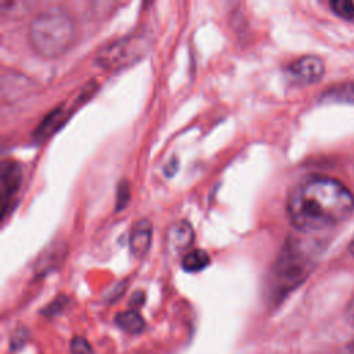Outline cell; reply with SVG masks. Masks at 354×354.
I'll list each match as a JSON object with an SVG mask.
<instances>
[{
  "instance_id": "6da1fadb",
  "label": "cell",
  "mask_w": 354,
  "mask_h": 354,
  "mask_svg": "<svg viewBox=\"0 0 354 354\" xmlns=\"http://www.w3.org/2000/svg\"><path fill=\"white\" fill-rule=\"evenodd\" d=\"M286 210L300 231L314 232L335 227L354 212V195L339 180L314 176L300 181L289 194Z\"/></svg>"
},
{
  "instance_id": "7a4b0ae2",
  "label": "cell",
  "mask_w": 354,
  "mask_h": 354,
  "mask_svg": "<svg viewBox=\"0 0 354 354\" xmlns=\"http://www.w3.org/2000/svg\"><path fill=\"white\" fill-rule=\"evenodd\" d=\"M76 37V28L68 11L53 7L39 12L28 28V40L32 50L44 58L64 54Z\"/></svg>"
},
{
  "instance_id": "3957f363",
  "label": "cell",
  "mask_w": 354,
  "mask_h": 354,
  "mask_svg": "<svg viewBox=\"0 0 354 354\" xmlns=\"http://www.w3.org/2000/svg\"><path fill=\"white\" fill-rule=\"evenodd\" d=\"M295 242H289L275 261L268 279V296L272 301L282 300L292 289L303 282L310 271V261Z\"/></svg>"
},
{
  "instance_id": "277c9868",
  "label": "cell",
  "mask_w": 354,
  "mask_h": 354,
  "mask_svg": "<svg viewBox=\"0 0 354 354\" xmlns=\"http://www.w3.org/2000/svg\"><path fill=\"white\" fill-rule=\"evenodd\" d=\"M136 37H123L108 43L97 54V62L106 69L122 68L134 61L136 55L141 54V43L136 44Z\"/></svg>"
},
{
  "instance_id": "5b68a950",
  "label": "cell",
  "mask_w": 354,
  "mask_h": 354,
  "mask_svg": "<svg viewBox=\"0 0 354 354\" xmlns=\"http://www.w3.org/2000/svg\"><path fill=\"white\" fill-rule=\"evenodd\" d=\"M288 71L296 82L301 84H310L318 82L322 77L325 65L324 61L317 55H304L293 61L288 66Z\"/></svg>"
},
{
  "instance_id": "8992f818",
  "label": "cell",
  "mask_w": 354,
  "mask_h": 354,
  "mask_svg": "<svg viewBox=\"0 0 354 354\" xmlns=\"http://www.w3.org/2000/svg\"><path fill=\"white\" fill-rule=\"evenodd\" d=\"M194 241V228L187 220L173 223L166 231V248L173 254L187 253Z\"/></svg>"
},
{
  "instance_id": "52a82bcc",
  "label": "cell",
  "mask_w": 354,
  "mask_h": 354,
  "mask_svg": "<svg viewBox=\"0 0 354 354\" xmlns=\"http://www.w3.org/2000/svg\"><path fill=\"white\" fill-rule=\"evenodd\" d=\"M152 239V224L147 218L138 220L133 227L129 236V248L133 256L142 257L148 252Z\"/></svg>"
},
{
  "instance_id": "ba28073f",
  "label": "cell",
  "mask_w": 354,
  "mask_h": 354,
  "mask_svg": "<svg viewBox=\"0 0 354 354\" xmlns=\"http://www.w3.org/2000/svg\"><path fill=\"white\" fill-rule=\"evenodd\" d=\"M21 169L14 162H3L1 165V198H3V212L7 207V202L18 189L21 183Z\"/></svg>"
},
{
  "instance_id": "9c48e42d",
  "label": "cell",
  "mask_w": 354,
  "mask_h": 354,
  "mask_svg": "<svg viewBox=\"0 0 354 354\" xmlns=\"http://www.w3.org/2000/svg\"><path fill=\"white\" fill-rule=\"evenodd\" d=\"M115 324L122 330H124L126 333H130V335L141 333L144 330V328H145L144 318L136 310H126V311L119 313L115 317Z\"/></svg>"
},
{
  "instance_id": "30bf717a",
  "label": "cell",
  "mask_w": 354,
  "mask_h": 354,
  "mask_svg": "<svg viewBox=\"0 0 354 354\" xmlns=\"http://www.w3.org/2000/svg\"><path fill=\"white\" fill-rule=\"evenodd\" d=\"M209 263H210V257H209V254L203 249L188 250L187 253H184L183 260H181L183 268L185 271H188V272L201 271L205 267H207Z\"/></svg>"
},
{
  "instance_id": "8fae6325",
  "label": "cell",
  "mask_w": 354,
  "mask_h": 354,
  "mask_svg": "<svg viewBox=\"0 0 354 354\" xmlns=\"http://www.w3.org/2000/svg\"><path fill=\"white\" fill-rule=\"evenodd\" d=\"M330 8L333 10L335 14L344 19H351L354 18V3L348 0H333L329 3Z\"/></svg>"
},
{
  "instance_id": "7c38bea8",
  "label": "cell",
  "mask_w": 354,
  "mask_h": 354,
  "mask_svg": "<svg viewBox=\"0 0 354 354\" xmlns=\"http://www.w3.org/2000/svg\"><path fill=\"white\" fill-rule=\"evenodd\" d=\"M330 100L335 101H354V84L347 83L344 86H339L330 90V93L326 95Z\"/></svg>"
},
{
  "instance_id": "4fadbf2b",
  "label": "cell",
  "mask_w": 354,
  "mask_h": 354,
  "mask_svg": "<svg viewBox=\"0 0 354 354\" xmlns=\"http://www.w3.org/2000/svg\"><path fill=\"white\" fill-rule=\"evenodd\" d=\"M130 199V187L129 183L126 180H122L118 185V191H116V212L122 210L127 202Z\"/></svg>"
},
{
  "instance_id": "5bb4252c",
  "label": "cell",
  "mask_w": 354,
  "mask_h": 354,
  "mask_svg": "<svg viewBox=\"0 0 354 354\" xmlns=\"http://www.w3.org/2000/svg\"><path fill=\"white\" fill-rule=\"evenodd\" d=\"M71 353L72 354H93V347L84 337L76 336L71 342Z\"/></svg>"
},
{
  "instance_id": "9a60e30c",
  "label": "cell",
  "mask_w": 354,
  "mask_h": 354,
  "mask_svg": "<svg viewBox=\"0 0 354 354\" xmlns=\"http://www.w3.org/2000/svg\"><path fill=\"white\" fill-rule=\"evenodd\" d=\"M347 319L354 326V296H353V299L350 300V303L347 306Z\"/></svg>"
},
{
  "instance_id": "2e32d148",
  "label": "cell",
  "mask_w": 354,
  "mask_h": 354,
  "mask_svg": "<svg viewBox=\"0 0 354 354\" xmlns=\"http://www.w3.org/2000/svg\"><path fill=\"white\" fill-rule=\"evenodd\" d=\"M343 354H354V340L350 344H347V347L344 348Z\"/></svg>"
},
{
  "instance_id": "e0dca14e",
  "label": "cell",
  "mask_w": 354,
  "mask_h": 354,
  "mask_svg": "<svg viewBox=\"0 0 354 354\" xmlns=\"http://www.w3.org/2000/svg\"><path fill=\"white\" fill-rule=\"evenodd\" d=\"M348 252H350V254L354 257V235H353V238H351L350 242H348Z\"/></svg>"
}]
</instances>
